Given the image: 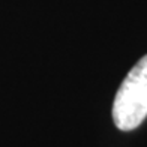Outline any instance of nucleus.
Here are the masks:
<instances>
[{
  "instance_id": "obj_1",
  "label": "nucleus",
  "mask_w": 147,
  "mask_h": 147,
  "mask_svg": "<svg viewBox=\"0 0 147 147\" xmlns=\"http://www.w3.org/2000/svg\"><path fill=\"white\" fill-rule=\"evenodd\" d=\"M147 117V54L120 84L113 102V120L120 131L138 128Z\"/></svg>"
}]
</instances>
